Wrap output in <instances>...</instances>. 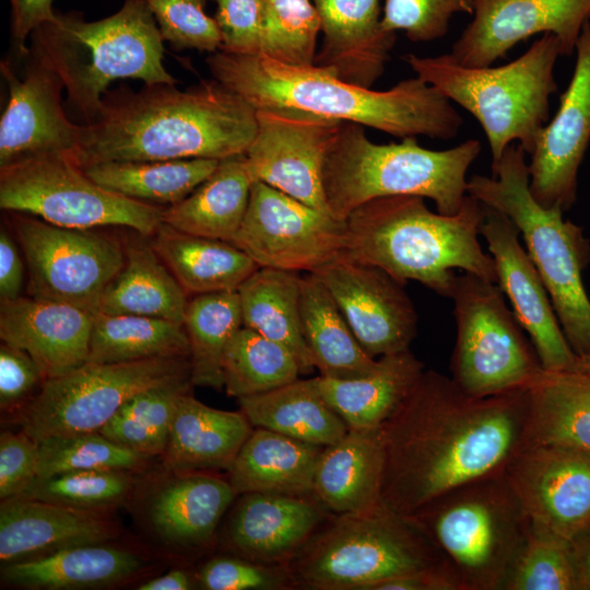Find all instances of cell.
Masks as SVG:
<instances>
[{"label":"cell","instance_id":"obj_1","mask_svg":"<svg viewBox=\"0 0 590 590\" xmlns=\"http://www.w3.org/2000/svg\"><path fill=\"white\" fill-rule=\"evenodd\" d=\"M529 410L528 389L476 398L424 370L381 427V503L412 516L460 485L505 472L524 447Z\"/></svg>","mask_w":590,"mask_h":590},{"label":"cell","instance_id":"obj_2","mask_svg":"<svg viewBox=\"0 0 590 590\" xmlns=\"http://www.w3.org/2000/svg\"><path fill=\"white\" fill-rule=\"evenodd\" d=\"M257 131L256 109L215 79L185 90L176 84H121L102 97L93 121L81 125L71 157L103 162L224 160L245 154Z\"/></svg>","mask_w":590,"mask_h":590},{"label":"cell","instance_id":"obj_3","mask_svg":"<svg viewBox=\"0 0 590 590\" xmlns=\"http://www.w3.org/2000/svg\"><path fill=\"white\" fill-rule=\"evenodd\" d=\"M212 78L256 110L294 109L349 121L390 135L453 139L463 119L446 96L420 78L375 91L312 67H295L262 54L217 50L205 59Z\"/></svg>","mask_w":590,"mask_h":590},{"label":"cell","instance_id":"obj_4","mask_svg":"<svg viewBox=\"0 0 590 590\" xmlns=\"http://www.w3.org/2000/svg\"><path fill=\"white\" fill-rule=\"evenodd\" d=\"M484 217L485 206L470 194L455 215L433 212L422 197L376 198L345 219L343 257L379 268L403 285L416 281L450 298L455 269L496 283L493 257L477 238Z\"/></svg>","mask_w":590,"mask_h":590},{"label":"cell","instance_id":"obj_5","mask_svg":"<svg viewBox=\"0 0 590 590\" xmlns=\"http://www.w3.org/2000/svg\"><path fill=\"white\" fill-rule=\"evenodd\" d=\"M30 38V49L63 81L67 107L80 125L95 119L115 80L177 84L164 67V39L143 0H123L118 11L96 21L78 11L56 12Z\"/></svg>","mask_w":590,"mask_h":590},{"label":"cell","instance_id":"obj_6","mask_svg":"<svg viewBox=\"0 0 590 590\" xmlns=\"http://www.w3.org/2000/svg\"><path fill=\"white\" fill-rule=\"evenodd\" d=\"M364 128L343 121L328 151L323 186L334 217L345 220L363 203L389 196L430 199L437 212L445 215L461 210L468 196V169L482 149L477 140L429 150L415 137L375 143Z\"/></svg>","mask_w":590,"mask_h":590},{"label":"cell","instance_id":"obj_7","mask_svg":"<svg viewBox=\"0 0 590 590\" xmlns=\"http://www.w3.org/2000/svg\"><path fill=\"white\" fill-rule=\"evenodd\" d=\"M526 156L519 144L509 145L492 163V177L468 180V194L517 226L570 347L576 355L590 354V299L582 282L589 241L581 227L564 220L562 209L544 208L534 199Z\"/></svg>","mask_w":590,"mask_h":590},{"label":"cell","instance_id":"obj_8","mask_svg":"<svg viewBox=\"0 0 590 590\" xmlns=\"http://www.w3.org/2000/svg\"><path fill=\"white\" fill-rule=\"evenodd\" d=\"M559 56L558 39L545 33L520 57L498 67H465L451 54H406L402 59L417 78L477 120L494 163L514 142L531 153L538 132L550 120V97L557 91L554 68Z\"/></svg>","mask_w":590,"mask_h":590},{"label":"cell","instance_id":"obj_9","mask_svg":"<svg viewBox=\"0 0 590 590\" xmlns=\"http://www.w3.org/2000/svg\"><path fill=\"white\" fill-rule=\"evenodd\" d=\"M409 517L459 590H505L530 527L505 472L460 485Z\"/></svg>","mask_w":590,"mask_h":590},{"label":"cell","instance_id":"obj_10","mask_svg":"<svg viewBox=\"0 0 590 590\" xmlns=\"http://www.w3.org/2000/svg\"><path fill=\"white\" fill-rule=\"evenodd\" d=\"M285 566L293 587L373 590L385 580L445 565L411 517L380 503L364 511L337 515Z\"/></svg>","mask_w":590,"mask_h":590},{"label":"cell","instance_id":"obj_11","mask_svg":"<svg viewBox=\"0 0 590 590\" xmlns=\"http://www.w3.org/2000/svg\"><path fill=\"white\" fill-rule=\"evenodd\" d=\"M0 208L67 228L122 226L143 236L163 223L164 209L98 185L69 152L27 155L1 166Z\"/></svg>","mask_w":590,"mask_h":590},{"label":"cell","instance_id":"obj_12","mask_svg":"<svg viewBox=\"0 0 590 590\" xmlns=\"http://www.w3.org/2000/svg\"><path fill=\"white\" fill-rule=\"evenodd\" d=\"M450 298L457 326L452 381L476 398L528 389L544 369L499 286L463 272Z\"/></svg>","mask_w":590,"mask_h":590},{"label":"cell","instance_id":"obj_13","mask_svg":"<svg viewBox=\"0 0 590 590\" xmlns=\"http://www.w3.org/2000/svg\"><path fill=\"white\" fill-rule=\"evenodd\" d=\"M181 378H191L189 356L86 362L47 379L19 411L17 421L21 429L36 441L49 436L99 432L133 396Z\"/></svg>","mask_w":590,"mask_h":590},{"label":"cell","instance_id":"obj_14","mask_svg":"<svg viewBox=\"0 0 590 590\" xmlns=\"http://www.w3.org/2000/svg\"><path fill=\"white\" fill-rule=\"evenodd\" d=\"M28 271L30 296L96 314L125 262V246L91 229L67 228L9 212Z\"/></svg>","mask_w":590,"mask_h":590},{"label":"cell","instance_id":"obj_15","mask_svg":"<svg viewBox=\"0 0 590 590\" xmlns=\"http://www.w3.org/2000/svg\"><path fill=\"white\" fill-rule=\"evenodd\" d=\"M231 243L259 267L312 273L343 256L346 223L253 180L246 214Z\"/></svg>","mask_w":590,"mask_h":590},{"label":"cell","instance_id":"obj_16","mask_svg":"<svg viewBox=\"0 0 590 590\" xmlns=\"http://www.w3.org/2000/svg\"><path fill=\"white\" fill-rule=\"evenodd\" d=\"M256 117L257 131L245 153L252 180L330 213L323 168L343 121L294 109H258Z\"/></svg>","mask_w":590,"mask_h":590},{"label":"cell","instance_id":"obj_17","mask_svg":"<svg viewBox=\"0 0 590 590\" xmlns=\"http://www.w3.org/2000/svg\"><path fill=\"white\" fill-rule=\"evenodd\" d=\"M312 273L369 356L410 350L417 333V314L403 284L379 268L343 256Z\"/></svg>","mask_w":590,"mask_h":590},{"label":"cell","instance_id":"obj_18","mask_svg":"<svg viewBox=\"0 0 590 590\" xmlns=\"http://www.w3.org/2000/svg\"><path fill=\"white\" fill-rule=\"evenodd\" d=\"M570 82L538 132L530 155V191L544 208L567 211L577 198L579 166L590 143V22L576 44Z\"/></svg>","mask_w":590,"mask_h":590},{"label":"cell","instance_id":"obj_19","mask_svg":"<svg viewBox=\"0 0 590 590\" xmlns=\"http://www.w3.org/2000/svg\"><path fill=\"white\" fill-rule=\"evenodd\" d=\"M472 15L450 52L462 66H493L520 42L545 33L569 57L590 22V0H474Z\"/></svg>","mask_w":590,"mask_h":590},{"label":"cell","instance_id":"obj_20","mask_svg":"<svg viewBox=\"0 0 590 590\" xmlns=\"http://www.w3.org/2000/svg\"><path fill=\"white\" fill-rule=\"evenodd\" d=\"M505 474L534 526L568 540L590 527V452L528 446Z\"/></svg>","mask_w":590,"mask_h":590},{"label":"cell","instance_id":"obj_21","mask_svg":"<svg viewBox=\"0 0 590 590\" xmlns=\"http://www.w3.org/2000/svg\"><path fill=\"white\" fill-rule=\"evenodd\" d=\"M19 78L7 60L0 71L9 99L0 119V167L20 157L45 152H72L81 125L62 105L64 88L59 74L30 48Z\"/></svg>","mask_w":590,"mask_h":590},{"label":"cell","instance_id":"obj_22","mask_svg":"<svg viewBox=\"0 0 590 590\" xmlns=\"http://www.w3.org/2000/svg\"><path fill=\"white\" fill-rule=\"evenodd\" d=\"M480 234L494 260L496 284L529 334L543 369L568 371L577 355L563 332L542 278L519 241V229L509 217L485 206Z\"/></svg>","mask_w":590,"mask_h":590},{"label":"cell","instance_id":"obj_23","mask_svg":"<svg viewBox=\"0 0 590 590\" xmlns=\"http://www.w3.org/2000/svg\"><path fill=\"white\" fill-rule=\"evenodd\" d=\"M118 535L109 511L72 508L17 496L1 500L0 560L37 558L87 544L108 543Z\"/></svg>","mask_w":590,"mask_h":590},{"label":"cell","instance_id":"obj_24","mask_svg":"<svg viewBox=\"0 0 590 590\" xmlns=\"http://www.w3.org/2000/svg\"><path fill=\"white\" fill-rule=\"evenodd\" d=\"M93 319L70 304L20 296L1 302L0 338L28 353L50 379L86 363Z\"/></svg>","mask_w":590,"mask_h":590},{"label":"cell","instance_id":"obj_25","mask_svg":"<svg viewBox=\"0 0 590 590\" xmlns=\"http://www.w3.org/2000/svg\"><path fill=\"white\" fill-rule=\"evenodd\" d=\"M322 43L315 66L340 80L371 88L384 74L396 33L382 27L379 0H312Z\"/></svg>","mask_w":590,"mask_h":590},{"label":"cell","instance_id":"obj_26","mask_svg":"<svg viewBox=\"0 0 590 590\" xmlns=\"http://www.w3.org/2000/svg\"><path fill=\"white\" fill-rule=\"evenodd\" d=\"M167 472L148 494V528L169 548H203L237 494L228 480L206 472Z\"/></svg>","mask_w":590,"mask_h":590},{"label":"cell","instance_id":"obj_27","mask_svg":"<svg viewBox=\"0 0 590 590\" xmlns=\"http://www.w3.org/2000/svg\"><path fill=\"white\" fill-rule=\"evenodd\" d=\"M323 509L309 497L243 494L228 520L225 540L237 556L284 565L310 539Z\"/></svg>","mask_w":590,"mask_h":590},{"label":"cell","instance_id":"obj_28","mask_svg":"<svg viewBox=\"0 0 590 590\" xmlns=\"http://www.w3.org/2000/svg\"><path fill=\"white\" fill-rule=\"evenodd\" d=\"M385 447L381 427L351 429L319 457L312 497L324 509L344 515L381 503Z\"/></svg>","mask_w":590,"mask_h":590},{"label":"cell","instance_id":"obj_29","mask_svg":"<svg viewBox=\"0 0 590 590\" xmlns=\"http://www.w3.org/2000/svg\"><path fill=\"white\" fill-rule=\"evenodd\" d=\"M252 427L240 410L214 409L187 392L179 400L162 464L172 472L227 471Z\"/></svg>","mask_w":590,"mask_h":590},{"label":"cell","instance_id":"obj_30","mask_svg":"<svg viewBox=\"0 0 590 590\" xmlns=\"http://www.w3.org/2000/svg\"><path fill=\"white\" fill-rule=\"evenodd\" d=\"M145 567V559L138 553L99 543L4 564L1 577L9 585L27 589H93L125 582Z\"/></svg>","mask_w":590,"mask_h":590},{"label":"cell","instance_id":"obj_31","mask_svg":"<svg viewBox=\"0 0 590 590\" xmlns=\"http://www.w3.org/2000/svg\"><path fill=\"white\" fill-rule=\"evenodd\" d=\"M324 447L255 427L227 470L237 496L248 493L311 497Z\"/></svg>","mask_w":590,"mask_h":590},{"label":"cell","instance_id":"obj_32","mask_svg":"<svg viewBox=\"0 0 590 590\" xmlns=\"http://www.w3.org/2000/svg\"><path fill=\"white\" fill-rule=\"evenodd\" d=\"M377 367L361 377L317 376L319 389L351 429H376L409 398L425 367L410 350L377 358Z\"/></svg>","mask_w":590,"mask_h":590},{"label":"cell","instance_id":"obj_33","mask_svg":"<svg viewBox=\"0 0 590 590\" xmlns=\"http://www.w3.org/2000/svg\"><path fill=\"white\" fill-rule=\"evenodd\" d=\"M150 243L188 295L237 291L259 268L232 243L162 223Z\"/></svg>","mask_w":590,"mask_h":590},{"label":"cell","instance_id":"obj_34","mask_svg":"<svg viewBox=\"0 0 590 590\" xmlns=\"http://www.w3.org/2000/svg\"><path fill=\"white\" fill-rule=\"evenodd\" d=\"M188 302V294L151 243L135 239L125 245L123 266L103 292L97 312L184 324Z\"/></svg>","mask_w":590,"mask_h":590},{"label":"cell","instance_id":"obj_35","mask_svg":"<svg viewBox=\"0 0 590 590\" xmlns=\"http://www.w3.org/2000/svg\"><path fill=\"white\" fill-rule=\"evenodd\" d=\"M252 181L245 154L221 160L190 194L163 209V223L180 232L231 243L246 214Z\"/></svg>","mask_w":590,"mask_h":590},{"label":"cell","instance_id":"obj_36","mask_svg":"<svg viewBox=\"0 0 590 590\" xmlns=\"http://www.w3.org/2000/svg\"><path fill=\"white\" fill-rule=\"evenodd\" d=\"M528 390L524 447L554 446L590 452V376L543 370Z\"/></svg>","mask_w":590,"mask_h":590},{"label":"cell","instance_id":"obj_37","mask_svg":"<svg viewBox=\"0 0 590 590\" xmlns=\"http://www.w3.org/2000/svg\"><path fill=\"white\" fill-rule=\"evenodd\" d=\"M300 320L319 376L351 379L377 367L378 361L365 352L334 298L314 273L302 275Z\"/></svg>","mask_w":590,"mask_h":590},{"label":"cell","instance_id":"obj_38","mask_svg":"<svg viewBox=\"0 0 590 590\" xmlns=\"http://www.w3.org/2000/svg\"><path fill=\"white\" fill-rule=\"evenodd\" d=\"M253 427L267 428L318 446H329L349 430L323 398L317 377L296 379L271 391L237 399Z\"/></svg>","mask_w":590,"mask_h":590},{"label":"cell","instance_id":"obj_39","mask_svg":"<svg viewBox=\"0 0 590 590\" xmlns=\"http://www.w3.org/2000/svg\"><path fill=\"white\" fill-rule=\"evenodd\" d=\"M302 275L259 267L237 290L243 326L286 347L303 375L316 368L302 332Z\"/></svg>","mask_w":590,"mask_h":590},{"label":"cell","instance_id":"obj_40","mask_svg":"<svg viewBox=\"0 0 590 590\" xmlns=\"http://www.w3.org/2000/svg\"><path fill=\"white\" fill-rule=\"evenodd\" d=\"M219 160L103 162L82 167L98 185L127 198L173 205L190 194L219 166Z\"/></svg>","mask_w":590,"mask_h":590},{"label":"cell","instance_id":"obj_41","mask_svg":"<svg viewBox=\"0 0 590 590\" xmlns=\"http://www.w3.org/2000/svg\"><path fill=\"white\" fill-rule=\"evenodd\" d=\"M168 356H189L184 324L138 315L94 314L87 363Z\"/></svg>","mask_w":590,"mask_h":590},{"label":"cell","instance_id":"obj_42","mask_svg":"<svg viewBox=\"0 0 590 590\" xmlns=\"http://www.w3.org/2000/svg\"><path fill=\"white\" fill-rule=\"evenodd\" d=\"M243 327L237 291L193 295L187 305L184 328L189 342L193 386L224 388L222 363L234 334Z\"/></svg>","mask_w":590,"mask_h":590},{"label":"cell","instance_id":"obj_43","mask_svg":"<svg viewBox=\"0 0 590 590\" xmlns=\"http://www.w3.org/2000/svg\"><path fill=\"white\" fill-rule=\"evenodd\" d=\"M222 370L225 392L236 399L280 388L302 374L286 347L244 326L225 350Z\"/></svg>","mask_w":590,"mask_h":590},{"label":"cell","instance_id":"obj_44","mask_svg":"<svg viewBox=\"0 0 590 590\" xmlns=\"http://www.w3.org/2000/svg\"><path fill=\"white\" fill-rule=\"evenodd\" d=\"M191 378L151 387L129 399L101 428L113 441L150 457L163 455L182 394L191 392Z\"/></svg>","mask_w":590,"mask_h":590},{"label":"cell","instance_id":"obj_45","mask_svg":"<svg viewBox=\"0 0 590 590\" xmlns=\"http://www.w3.org/2000/svg\"><path fill=\"white\" fill-rule=\"evenodd\" d=\"M37 479L76 471L142 472L152 457L123 447L99 432L49 436L38 441Z\"/></svg>","mask_w":590,"mask_h":590},{"label":"cell","instance_id":"obj_46","mask_svg":"<svg viewBox=\"0 0 590 590\" xmlns=\"http://www.w3.org/2000/svg\"><path fill=\"white\" fill-rule=\"evenodd\" d=\"M320 33L312 0H263L258 54L295 67H312Z\"/></svg>","mask_w":590,"mask_h":590},{"label":"cell","instance_id":"obj_47","mask_svg":"<svg viewBox=\"0 0 590 590\" xmlns=\"http://www.w3.org/2000/svg\"><path fill=\"white\" fill-rule=\"evenodd\" d=\"M135 486L134 472L76 471L36 479L21 496L78 509L109 511L126 503Z\"/></svg>","mask_w":590,"mask_h":590},{"label":"cell","instance_id":"obj_48","mask_svg":"<svg viewBox=\"0 0 590 590\" xmlns=\"http://www.w3.org/2000/svg\"><path fill=\"white\" fill-rule=\"evenodd\" d=\"M505 590H577L570 540L530 522Z\"/></svg>","mask_w":590,"mask_h":590},{"label":"cell","instance_id":"obj_49","mask_svg":"<svg viewBox=\"0 0 590 590\" xmlns=\"http://www.w3.org/2000/svg\"><path fill=\"white\" fill-rule=\"evenodd\" d=\"M160 33L174 49L213 54L222 39L214 17L205 11L208 0H143Z\"/></svg>","mask_w":590,"mask_h":590},{"label":"cell","instance_id":"obj_50","mask_svg":"<svg viewBox=\"0 0 590 590\" xmlns=\"http://www.w3.org/2000/svg\"><path fill=\"white\" fill-rule=\"evenodd\" d=\"M474 0H386L381 24L401 31L409 40L427 43L444 37L457 13L473 14Z\"/></svg>","mask_w":590,"mask_h":590},{"label":"cell","instance_id":"obj_51","mask_svg":"<svg viewBox=\"0 0 590 590\" xmlns=\"http://www.w3.org/2000/svg\"><path fill=\"white\" fill-rule=\"evenodd\" d=\"M197 579L206 590H275L293 587L285 564H262L240 556L210 559L200 568Z\"/></svg>","mask_w":590,"mask_h":590},{"label":"cell","instance_id":"obj_52","mask_svg":"<svg viewBox=\"0 0 590 590\" xmlns=\"http://www.w3.org/2000/svg\"><path fill=\"white\" fill-rule=\"evenodd\" d=\"M47 380L37 362L24 350L0 346V406L2 412L24 408Z\"/></svg>","mask_w":590,"mask_h":590},{"label":"cell","instance_id":"obj_53","mask_svg":"<svg viewBox=\"0 0 590 590\" xmlns=\"http://www.w3.org/2000/svg\"><path fill=\"white\" fill-rule=\"evenodd\" d=\"M38 441L25 433L0 435V499L21 496L37 479Z\"/></svg>","mask_w":590,"mask_h":590},{"label":"cell","instance_id":"obj_54","mask_svg":"<svg viewBox=\"0 0 590 590\" xmlns=\"http://www.w3.org/2000/svg\"><path fill=\"white\" fill-rule=\"evenodd\" d=\"M221 34L220 50L231 54H258L263 0H212Z\"/></svg>","mask_w":590,"mask_h":590},{"label":"cell","instance_id":"obj_55","mask_svg":"<svg viewBox=\"0 0 590 590\" xmlns=\"http://www.w3.org/2000/svg\"><path fill=\"white\" fill-rule=\"evenodd\" d=\"M11 7V37L16 50L24 56L26 39L45 22L51 21L56 11L54 0H9Z\"/></svg>","mask_w":590,"mask_h":590},{"label":"cell","instance_id":"obj_56","mask_svg":"<svg viewBox=\"0 0 590 590\" xmlns=\"http://www.w3.org/2000/svg\"><path fill=\"white\" fill-rule=\"evenodd\" d=\"M24 268L16 245L4 227L0 231V298H19L23 287Z\"/></svg>","mask_w":590,"mask_h":590},{"label":"cell","instance_id":"obj_57","mask_svg":"<svg viewBox=\"0 0 590 590\" xmlns=\"http://www.w3.org/2000/svg\"><path fill=\"white\" fill-rule=\"evenodd\" d=\"M373 590H459V588L446 566H440L385 580Z\"/></svg>","mask_w":590,"mask_h":590},{"label":"cell","instance_id":"obj_58","mask_svg":"<svg viewBox=\"0 0 590 590\" xmlns=\"http://www.w3.org/2000/svg\"><path fill=\"white\" fill-rule=\"evenodd\" d=\"M577 590H590V527L570 540Z\"/></svg>","mask_w":590,"mask_h":590},{"label":"cell","instance_id":"obj_59","mask_svg":"<svg viewBox=\"0 0 590 590\" xmlns=\"http://www.w3.org/2000/svg\"><path fill=\"white\" fill-rule=\"evenodd\" d=\"M192 578L181 569L170 570L160 577L142 582L138 590H188L193 587Z\"/></svg>","mask_w":590,"mask_h":590},{"label":"cell","instance_id":"obj_60","mask_svg":"<svg viewBox=\"0 0 590 590\" xmlns=\"http://www.w3.org/2000/svg\"><path fill=\"white\" fill-rule=\"evenodd\" d=\"M568 371L590 376V354L577 355L571 368Z\"/></svg>","mask_w":590,"mask_h":590}]
</instances>
